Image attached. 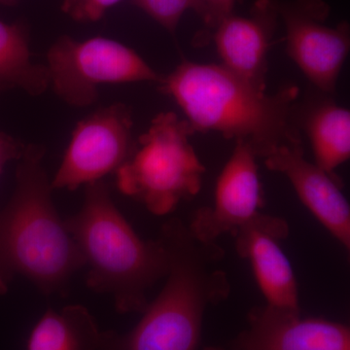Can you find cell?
Here are the masks:
<instances>
[{"label": "cell", "instance_id": "obj_4", "mask_svg": "<svg viewBox=\"0 0 350 350\" xmlns=\"http://www.w3.org/2000/svg\"><path fill=\"white\" fill-rule=\"evenodd\" d=\"M64 226L89 267L87 285L109 294L119 313L144 312L147 292L167 273L162 239L145 241L113 202L105 180L87 184L79 213Z\"/></svg>", "mask_w": 350, "mask_h": 350}, {"label": "cell", "instance_id": "obj_19", "mask_svg": "<svg viewBox=\"0 0 350 350\" xmlns=\"http://www.w3.org/2000/svg\"><path fill=\"white\" fill-rule=\"evenodd\" d=\"M207 8V17L204 25L206 31L200 32L198 41H206L214 29L226 18L234 14L237 0H204Z\"/></svg>", "mask_w": 350, "mask_h": 350}, {"label": "cell", "instance_id": "obj_8", "mask_svg": "<svg viewBox=\"0 0 350 350\" xmlns=\"http://www.w3.org/2000/svg\"><path fill=\"white\" fill-rule=\"evenodd\" d=\"M278 10L288 56L317 89L335 93L350 49L349 23L328 27L330 6L325 0H280Z\"/></svg>", "mask_w": 350, "mask_h": 350}, {"label": "cell", "instance_id": "obj_9", "mask_svg": "<svg viewBox=\"0 0 350 350\" xmlns=\"http://www.w3.org/2000/svg\"><path fill=\"white\" fill-rule=\"evenodd\" d=\"M256 159L247 144L236 142L219 175L213 206L198 209L188 225L196 239L217 243L221 236H234L261 213L265 202Z\"/></svg>", "mask_w": 350, "mask_h": 350}, {"label": "cell", "instance_id": "obj_17", "mask_svg": "<svg viewBox=\"0 0 350 350\" xmlns=\"http://www.w3.org/2000/svg\"><path fill=\"white\" fill-rule=\"evenodd\" d=\"M131 3L150 16L172 36L176 32L177 25L186 11H195L204 23L207 17L204 0H131Z\"/></svg>", "mask_w": 350, "mask_h": 350}, {"label": "cell", "instance_id": "obj_11", "mask_svg": "<svg viewBox=\"0 0 350 350\" xmlns=\"http://www.w3.org/2000/svg\"><path fill=\"white\" fill-rule=\"evenodd\" d=\"M280 0H256L246 17L234 14L217 25L213 41L227 70L250 86L266 92L268 55L280 21Z\"/></svg>", "mask_w": 350, "mask_h": 350}, {"label": "cell", "instance_id": "obj_20", "mask_svg": "<svg viewBox=\"0 0 350 350\" xmlns=\"http://www.w3.org/2000/svg\"><path fill=\"white\" fill-rule=\"evenodd\" d=\"M27 145L8 133L0 131V175L4 167L11 161L22 158Z\"/></svg>", "mask_w": 350, "mask_h": 350}, {"label": "cell", "instance_id": "obj_18", "mask_svg": "<svg viewBox=\"0 0 350 350\" xmlns=\"http://www.w3.org/2000/svg\"><path fill=\"white\" fill-rule=\"evenodd\" d=\"M121 0H63L62 10L76 22L94 23Z\"/></svg>", "mask_w": 350, "mask_h": 350}, {"label": "cell", "instance_id": "obj_21", "mask_svg": "<svg viewBox=\"0 0 350 350\" xmlns=\"http://www.w3.org/2000/svg\"><path fill=\"white\" fill-rule=\"evenodd\" d=\"M20 0H0L1 5L14 6L19 3Z\"/></svg>", "mask_w": 350, "mask_h": 350}, {"label": "cell", "instance_id": "obj_3", "mask_svg": "<svg viewBox=\"0 0 350 350\" xmlns=\"http://www.w3.org/2000/svg\"><path fill=\"white\" fill-rule=\"evenodd\" d=\"M45 152L42 145H27L16 170L15 191L0 211V295L23 275L46 296L64 297L72 275L86 266L54 206Z\"/></svg>", "mask_w": 350, "mask_h": 350}, {"label": "cell", "instance_id": "obj_12", "mask_svg": "<svg viewBox=\"0 0 350 350\" xmlns=\"http://www.w3.org/2000/svg\"><path fill=\"white\" fill-rule=\"evenodd\" d=\"M289 232L285 219L260 213L232 237L239 257L250 262L267 304L301 310L296 276L280 246Z\"/></svg>", "mask_w": 350, "mask_h": 350}, {"label": "cell", "instance_id": "obj_24", "mask_svg": "<svg viewBox=\"0 0 350 350\" xmlns=\"http://www.w3.org/2000/svg\"><path fill=\"white\" fill-rule=\"evenodd\" d=\"M0 5H1V3H0Z\"/></svg>", "mask_w": 350, "mask_h": 350}, {"label": "cell", "instance_id": "obj_5", "mask_svg": "<svg viewBox=\"0 0 350 350\" xmlns=\"http://www.w3.org/2000/svg\"><path fill=\"white\" fill-rule=\"evenodd\" d=\"M194 133L187 120L174 112L157 115L138 138L133 155L117 170V187L158 216L172 213L182 200H192L206 172L189 142Z\"/></svg>", "mask_w": 350, "mask_h": 350}, {"label": "cell", "instance_id": "obj_2", "mask_svg": "<svg viewBox=\"0 0 350 350\" xmlns=\"http://www.w3.org/2000/svg\"><path fill=\"white\" fill-rule=\"evenodd\" d=\"M159 237L167 253L165 286L133 330L101 332L98 350H198L206 308L229 298L217 243L196 239L180 220L163 225Z\"/></svg>", "mask_w": 350, "mask_h": 350}, {"label": "cell", "instance_id": "obj_16", "mask_svg": "<svg viewBox=\"0 0 350 350\" xmlns=\"http://www.w3.org/2000/svg\"><path fill=\"white\" fill-rule=\"evenodd\" d=\"M304 128L310 137L315 163L334 175L350 157V113L330 101L315 105L306 115Z\"/></svg>", "mask_w": 350, "mask_h": 350}, {"label": "cell", "instance_id": "obj_6", "mask_svg": "<svg viewBox=\"0 0 350 350\" xmlns=\"http://www.w3.org/2000/svg\"><path fill=\"white\" fill-rule=\"evenodd\" d=\"M49 87L69 107H91L105 84L162 79L135 51L105 38L77 41L63 36L47 53Z\"/></svg>", "mask_w": 350, "mask_h": 350}, {"label": "cell", "instance_id": "obj_22", "mask_svg": "<svg viewBox=\"0 0 350 350\" xmlns=\"http://www.w3.org/2000/svg\"><path fill=\"white\" fill-rule=\"evenodd\" d=\"M202 350H226L224 349H222V347H204Z\"/></svg>", "mask_w": 350, "mask_h": 350}, {"label": "cell", "instance_id": "obj_23", "mask_svg": "<svg viewBox=\"0 0 350 350\" xmlns=\"http://www.w3.org/2000/svg\"><path fill=\"white\" fill-rule=\"evenodd\" d=\"M7 90L8 89H7L6 87L1 86V85H0V94L3 93V92L7 91Z\"/></svg>", "mask_w": 350, "mask_h": 350}, {"label": "cell", "instance_id": "obj_15", "mask_svg": "<svg viewBox=\"0 0 350 350\" xmlns=\"http://www.w3.org/2000/svg\"><path fill=\"white\" fill-rule=\"evenodd\" d=\"M31 56L27 25L0 20V85L20 88L33 96L42 94L49 87L48 69L33 63Z\"/></svg>", "mask_w": 350, "mask_h": 350}, {"label": "cell", "instance_id": "obj_14", "mask_svg": "<svg viewBox=\"0 0 350 350\" xmlns=\"http://www.w3.org/2000/svg\"><path fill=\"white\" fill-rule=\"evenodd\" d=\"M101 331L85 306L49 310L32 329L27 350H98Z\"/></svg>", "mask_w": 350, "mask_h": 350}, {"label": "cell", "instance_id": "obj_7", "mask_svg": "<svg viewBox=\"0 0 350 350\" xmlns=\"http://www.w3.org/2000/svg\"><path fill=\"white\" fill-rule=\"evenodd\" d=\"M133 113L125 103L100 107L78 122L51 187L75 191L103 180L131 158L137 148Z\"/></svg>", "mask_w": 350, "mask_h": 350}, {"label": "cell", "instance_id": "obj_1", "mask_svg": "<svg viewBox=\"0 0 350 350\" xmlns=\"http://www.w3.org/2000/svg\"><path fill=\"white\" fill-rule=\"evenodd\" d=\"M159 91L172 96L197 131H215L247 144L257 158L282 147L303 146L295 120L299 88L269 94L219 64L185 61L162 76Z\"/></svg>", "mask_w": 350, "mask_h": 350}, {"label": "cell", "instance_id": "obj_13", "mask_svg": "<svg viewBox=\"0 0 350 350\" xmlns=\"http://www.w3.org/2000/svg\"><path fill=\"white\" fill-rule=\"evenodd\" d=\"M264 160L269 170L286 177L306 208L349 250V204L334 175L306 161L303 146L282 147Z\"/></svg>", "mask_w": 350, "mask_h": 350}, {"label": "cell", "instance_id": "obj_10", "mask_svg": "<svg viewBox=\"0 0 350 350\" xmlns=\"http://www.w3.org/2000/svg\"><path fill=\"white\" fill-rule=\"evenodd\" d=\"M248 328L232 342V350H350V329L301 310L266 304L248 312Z\"/></svg>", "mask_w": 350, "mask_h": 350}]
</instances>
